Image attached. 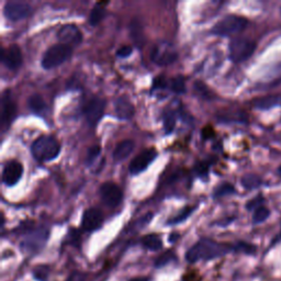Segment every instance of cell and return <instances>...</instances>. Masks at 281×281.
Instances as JSON below:
<instances>
[{
	"instance_id": "cell-9",
	"label": "cell",
	"mask_w": 281,
	"mask_h": 281,
	"mask_svg": "<svg viewBox=\"0 0 281 281\" xmlns=\"http://www.w3.org/2000/svg\"><path fill=\"white\" fill-rule=\"evenodd\" d=\"M100 198L104 204L109 208H116L123 200V191L114 182H104L99 189Z\"/></svg>"
},
{
	"instance_id": "cell-5",
	"label": "cell",
	"mask_w": 281,
	"mask_h": 281,
	"mask_svg": "<svg viewBox=\"0 0 281 281\" xmlns=\"http://www.w3.org/2000/svg\"><path fill=\"white\" fill-rule=\"evenodd\" d=\"M72 48L64 44H55L46 50L41 60V66L44 70H50L64 64L72 56Z\"/></svg>"
},
{
	"instance_id": "cell-38",
	"label": "cell",
	"mask_w": 281,
	"mask_h": 281,
	"mask_svg": "<svg viewBox=\"0 0 281 281\" xmlns=\"http://www.w3.org/2000/svg\"><path fill=\"white\" fill-rule=\"evenodd\" d=\"M262 196H257V198L255 199H252L250 201H248V204H247L246 208H247V210H252V211H255L257 208H260L262 206Z\"/></svg>"
},
{
	"instance_id": "cell-14",
	"label": "cell",
	"mask_w": 281,
	"mask_h": 281,
	"mask_svg": "<svg viewBox=\"0 0 281 281\" xmlns=\"http://www.w3.org/2000/svg\"><path fill=\"white\" fill-rule=\"evenodd\" d=\"M24 175V166L18 160H9L2 170V182L8 187H14Z\"/></svg>"
},
{
	"instance_id": "cell-31",
	"label": "cell",
	"mask_w": 281,
	"mask_h": 281,
	"mask_svg": "<svg viewBox=\"0 0 281 281\" xmlns=\"http://www.w3.org/2000/svg\"><path fill=\"white\" fill-rule=\"evenodd\" d=\"M32 277L36 281H48L50 274V268L48 266L40 265L33 268Z\"/></svg>"
},
{
	"instance_id": "cell-29",
	"label": "cell",
	"mask_w": 281,
	"mask_h": 281,
	"mask_svg": "<svg viewBox=\"0 0 281 281\" xmlns=\"http://www.w3.org/2000/svg\"><path fill=\"white\" fill-rule=\"evenodd\" d=\"M170 89L172 92H175L177 94H184L187 92L184 78L180 75L172 78V80L170 82Z\"/></svg>"
},
{
	"instance_id": "cell-8",
	"label": "cell",
	"mask_w": 281,
	"mask_h": 281,
	"mask_svg": "<svg viewBox=\"0 0 281 281\" xmlns=\"http://www.w3.org/2000/svg\"><path fill=\"white\" fill-rule=\"evenodd\" d=\"M106 109V101L101 98L94 97L90 99L84 106V116L89 126H96L102 119Z\"/></svg>"
},
{
	"instance_id": "cell-4",
	"label": "cell",
	"mask_w": 281,
	"mask_h": 281,
	"mask_svg": "<svg viewBox=\"0 0 281 281\" xmlns=\"http://www.w3.org/2000/svg\"><path fill=\"white\" fill-rule=\"evenodd\" d=\"M248 21L244 16L228 14L213 26L211 33L216 36H231L246 29Z\"/></svg>"
},
{
	"instance_id": "cell-23",
	"label": "cell",
	"mask_w": 281,
	"mask_h": 281,
	"mask_svg": "<svg viewBox=\"0 0 281 281\" xmlns=\"http://www.w3.org/2000/svg\"><path fill=\"white\" fill-rule=\"evenodd\" d=\"M106 4L98 2L94 6V8L90 11V14H89V24L92 26H98L101 21L104 19L106 16Z\"/></svg>"
},
{
	"instance_id": "cell-16",
	"label": "cell",
	"mask_w": 281,
	"mask_h": 281,
	"mask_svg": "<svg viewBox=\"0 0 281 281\" xmlns=\"http://www.w3.org/2000/svg\"><path fill=\"white\" fill-rule=\"evenodd\" d=\"M2 64L10 70H16L20 68L24 62L22 52L18 46L12 44L8 48H2Z\"/></svg>"
},
{
	"instance_id": "cell-27",
	"label": "cell",
	"mask_w": 281,
	"mask_h": 281,
	"mask_svg": "<svg viewBox=\"0 0 281 281\" xmlns=\"http://www.w3.org/2000/svg\"><path fill=\"white\" fill-rule=\"evenodd\" d=\"M242 186H243L247 190H254L260 188L262 184V180L260 177L257 175H245L243 178L240 179Z\"/></svg>"
},
{
	"instance_id": "cell-39",
	"label": "cell",
	"mask_w": 281,
	"mask_h": 281,
	"mask_svg": "<svg viewBox=\"0 0 281 281\" xmlns=\"http://www.w3.org/2000/svg\"><path fill=\"white\" fill-rule=\"evenodd\" d=\"M70 243L72 245L78 246L80 242V231H77V230L72 228V231H70Z\"/></svg>"
},
{
	"instance_id": "cell-10",
	"label": "cell",
	"mask_w": 281,
	"mask_h": 281,
	"mask_svg": "<svg viewBox=\"0 0 281 281\" xmlns=\"http://www.w3.org/2000/svg\"><path fill=\"white\" fill-rule=\"evenodd\" d=\"M32 12V7L24 2H8L4 4V14L10 21H20L26 19Z\"/></svg>"
},
{
	"instance_id": "cell-32",
	"label": "cell",
	"mask_w": 281,
	"mask_h": 281,
	"mask_svg": "<svg viewBox=\"0 0 281 281\" xmlns=\"http://www.w3.org/2000/svg\"><path fill=\"white\" fill-rule=\"evenodd\" d=\"M270 216V210L266 206H260L252 213V223L254 224H260L262 222H265L267 218Z\"/></svg>"
},
{
	"instance_id": "cell-19",
	"label": "cell",
	"mask_w": 281,
	"mask_h": 281,
	"mask_svg": "<svg viewBox=\"0 0 281 281\" xmlns=\"http://www.w3.org/2000/svg\"><path fill=\"white\" fill-rule=\"evenodd\" d=\"M140 245L143 246V248L150 252H158L164 247V242H162L160 235L152 233L144 235L143 238H140Z\"/></svg>"
},
{
	"instance_id": "cell-15",
	"label": "cell",
	"mask_w": 281,
	"mask_h": 281,
	"mask_svg": "<svg viewBox=\"0 0 281 281\" xmlns=\"http://www.w3.org/2000/svg\"><path fill=\"white\" fill-rule=\"evenodd\" d=\"M58 41L70 48L77 46L82 42V33L74 24H65L58 32Z\"/></svg>"
},
{
	"instance_id": "cell-7",
	"label": "cell",
	"mask_w": 281,
	"mask_h": 281,
	"mask_svg": "<svg viewBox=\"0 0 281 281\" xmlns=\"http://www.w3.org/2000/svg\"><path fill=\"white\" fill-rule=\"evenodd\" d=\"M256 44L254 41L246 38H235L228 46L230 60L234 63H242L248 60L254 53Z\"/></svg>"
},
{
	"instance_id": "cell-40",
	"label": "cell",
	"mask_w": 281,
	"mask_h": 281,
	"mask_svg": "<svg viewBox=\"0 0 281 281\" xmlns=\"http://www.w3.org/2000/svg\"><path fill=\"white\" fill-rule=\"evenodd\" d=\"M128 281H153V278L150 276H144V277H134L128 279Z\"/></svg>"
},
{
	"instance_id": "cell-43",
	"label": "cell",
	"mask_w": 281,
	"mask_h": 281,
	"mask_svg": "<svg viewBox=\"0 0 281 281\" xmlns=\"http://www.w3.org/2000/svg\"><path fill=\"white\" fill-rule=\"evenodd\" d=\"M76 274H77V272H72V274H70L68 278H67L65 281H75V279H76Z\"/></svg>"
},
{
	"instance_id": "cell-34",
	"label": "cell",
	"mask_w": 281,
	"mask_h": 281,
	"mask_svg": "<svg viewBox=\"0 0 281 281\" xmlns=\"http://www.w3.org/2000/svg\"><path fill=\"white\" fill-rule=\"evenodd\" d=\"M101 153V148L99 145H92L87 150V156H86V165L92 166L94 162L97 160L98 157Z\"/></svg>"
},
{
	"instance_id": "cell-13",
	"label": "cell",
	"mask_w": 281,
	"mask_h": 281,
	"mask_svg": "<svg viewBox=\"0 0 281 281\" xmlns=\"http://www.w3.org/2000/svg\"><path fill=\"white\" fill-rule=\"evenodd\" d=\"M2 132L10 126L16 116V104L10 92H4L2 98Z\"/></svg>"
},
{
	"instance_id": "cell-17",
	"label": "cell",
	"mask_w": 281,
	"mask_h": 281,
	"mask_svg": "<svg viewBox=\"0 0 281 281\" xmlns=\"http://www.w3.org/2000/svg\"><path fill=\"white\" fill-rule=\"evenodd\" d=\"M114 112L118 119L130 120L136 114V108L126 97H118L114 101Z\"/></svg>"
},
{
	"instance_id": "cell-12",
	"label": "cell",
	"mask_w": 281,
	"mask_h": 281,
	"mask_svg": "<svg viewBox=\"0 0 281 281\" xmlns=\"http://www.w3.org/2000/svg\"><path fill=\"white\" fill-rule=\"evenodd\" d=\"M104 224V214L98 208H88L82 213V230L85 232L92 233L97 231Z\"/></svg>"
},
{
	"instance_id": "cell-36",
	"label": "cell",
	"mask_w": 281,
	"mask_h": 281,
	"mask_svg": "<svg viewBox=\"0 0 281 281\" xmlns=\"http://www.w3.org/2000/svg\"><path fill=\"white\" fill-rule=\"evenodd\" d=\"M167 87H170V82H167L164 76H158L156 77L153 82V88H152V90H164V89H167Z\"/></svg>"
},
{
	"instance_id": "cell-41",
	"label": "cell",
	"mask_w": 281,
	"mask_h": 281,
	"mask_svg": "<svg viewBox=\"0 0 281 281\" xmlns=\"http://www.w3.org/2000/svg\"><path fill=\"white\" fill-rule=\"evenodd\" d=\"M179 236H180V235H179L178 233L174 232V233H172V234L170 235V238H168V240H170V243L174 244V243H175V242L179 238Z\"/></svg>"
},
{
	"instance_id": "cell-37",
	"label": "cell",
	"mask_w": 281,
	"mask_h": 281,
	"mask_svg": "<svg viewBox=\"0 0 281 281\" xmlns=\"http://www.w3.org/2000/svg\"><path fill=\"white\" fill-rule=\"evenodd\" d=\"M133 53V48L130 46H123L120 48L116 50V56L121 58H126L128 56H131Z\"/></svg>"
},
{
	"instance_id": "cell-26",
	"label": "cell",
	"mask_w": 281,
	"mask_h": 281,
	"mask_svg": "<svg viewBox=\"0 0 281 281\" xmlns=\"http://www.w3.org/2000/svg\"><path fill=\"white\" fill-rule=\"evenodd\" d=\"M194 209H196L194 206H186L184 209H182L180 212H179L177 216L170 218L166 224L167 226H177V224H180V223L184 222L194 212Z\"/></svg>"
},
{
	"instance_id": "cell-25",
	"label": "cell",
	"mask_w": 281,
	"mask_h": 281,
	"mask_svg": "<svg viewBox=\"0 0 281 281\" xmlns=\"http://www.w3.org/2000/svg\"><path fill=\"white\" fill-rule=\"evenodd\" d=\"M162 126L166 134H172L176 126V112L170 109H167L162 114Z\"/></svg>"
},
{
	"instance_id": "cell-3",
	"label": "cell",
	"mask_w": 281,
	"mask_h": 281,
	"mask_svg": "<svg viewBox=\"0 0 281 281\" xmlns=\"http://www.w3.org/2000/svg\"><path fill=\"white\" fill-rule=\"evenodd\" d=\"M60 153V145L58 140L50 136H42L31 145V154L38 162L54 160Z\"/></svg>"
},
{
	"instance_id": "cell-35",
	"label": "cell",
	"mask_w": 281,
	"mask_h": 281,
	"mask_svg": "<svg viewBox=\"0 0 281 281\" xmlns=\"http://www.w3.org/2000/svg\"><path fill=\"white\" fill-rule=\"evenodd\" d=\"M194 170L196 175L200 178H206L209 175V164L206 162H196L194 167Z\"/></svg>"
},
{
	"instance_id": "cell-28",
	"label": "cell",
	"mask_w": 281,
	"mask_h": 281,
	"mask_svg": "<svg viewBox=\"0 0 281 281\" xmlns=\"http://www.w3.org/2000/svg\"><path fill=\"white\" fill-rule=\"evenodd\" d=\"M236 246V252L238 254H243L247 256H254L257 252V247L254 244L247 243L244 240H238L235 243Z\"/></svg>"
},
{
	"instance_id": "cell-33",
	"label": "cell",
	"mask_w": 281,
	"mask_h": 281,
	"mask_svg": "<svg viewBox=\"0 0 281 281\" xmlns=\"http://www.w3.org/2000/svg\"><path fill=\"white\" fill-rule=\"evenodd\" d=\"M234 192H235V188L232 186V184L224 182L214 189L213 196H214L216 199H218V198H222V196H226L228 194H233Z\"/></svg>"
},
{
	"instance_id": "cell-21",
	"label": "cell",
	"mask_w": 281,
	"mask_h": 281,
	"mask_svg": "<svg viewBox=\"0 0 281 281\" xmlns=\"http://www.w3.org/2000/svg\"><path fill=\"white\" fill-rule=\"evenodd\" d=\"M254 106L257 109H262V110L272 109L274 106H281V94L267 96V97L256 99L254 101Z\"/></svg>"
},
{
	"instance_id": "cell-30",
	"label": "cell",
	"mask_w": 281,
	"mask_h": 281,
	"mask_svg": "<svg viewBox=\"0 0 281 281\" xmlns=\"http://www.w3.org/2000/svg\"><path fill=\"white\" fill-rule=\"evenodd\" d=\"M192 88H194V94L198 96V97H200L202 99H206V100H210L212 98V92L204 82H201V80L194 82Z\"/></svg>"
},
{
	"instance_id": "cell-6",
	"label": "cell",
	"mask_w": 281,
	"mask_h": 281,
	"mask_svg": "<svg viewBox=\"0 0 281 281\" xmlns=\"http://www.w3.org/2000/svg\"><path fill=\"white\" fill-rule=\"evenodd\" d=\"M150 60L158 66H168L178 60V52L172 43L158 41L150 50Z\"/></svg>"
},
{
	"instance_id": "cell-44",
	"label": "cell",
	"mask_w": 281,
	"mask_h": 281,
	"mask_svg": "<svg viewBox=\"0 0 281 281\" xmlns=\"http://www.w3.org/2000/svg\"><path fill=\"white\" fill-rule=\"evenodd\" d=\"M278 174H279V176L281 177V166L279 167V170H278Z\"/></svg>"
},
{
	"instance_id": "cell-18",
	"label": "cell",
	"mask_w": 281,
	"mask_h": 281,
	"mask_svg": "<svg viewBox=\"0 0 281 281\" xmlns=\"http://www.w3.org/2000/svg\"><path fill=\"white\" fill-rule=\"evenodd\" d=\"M136 148V143L133 140H124L116 146V148L112 153V158L116 162H121L126 160L128 156L132 154V152Z\"/></svg>"
},
{
	"instance_id": "cell-22",
	"label": "cell",
	"mask_w": 281,
	"mask_h": 281,
	"mask_svg": "<svg viewBox=\"0 0 281 281\" xmlns=\"http://www.w3.org/2000/svg\"><path fill=\"white\" fill-rule=\"evenodd\" d=\"M178 260L177 254L172 250H167L166 252H162L160 255L157 256L154 260V267L156 269H162L165 266L170 265L172 262H176Z\"/></svg>"
},
{
	"instance_id": "cell-24",
	"label": "cell",
	"mask_w": 281,
	"mask_h": 281,
	"mask_svg": "<svg viewBox=\"0 0 281 281\" xmlns=\"http://www.w3.org/2000/svg\"><path fill=\"white\" fill-rule=\"evenodd\" d=\"M130 31H131V38L133 40V42L136 44L138 48L142 46L145 42V36L143 33L142 24H140L138 20L132 21Z\"/></svg>"
},
{
	"instance_id": "cell-20",
	"label": "cell",
	"mask_w": 281,
	"mask_h": 281,
	"mask_svg": "<svg viewBox=\"0 0 281 281\" xmlns=\"http://www.w3.org/2000/svg\"><path fill=\"white\" fill-rule=\"evenodd\" d=\"M28 108L31 112L36 114H42L48 110V106L46 104V101L43 100L42 96L38 94H31L26 101Z\"/></svg>"
},
{
	"instance_id": "cell-1",
	"label": "cell",
	"mask_w": 281,
	"mask_h": 281,
	"mask_svg": "<svg viewBox=\"0 0 281 281\" xmlns=\"http://www.w3.org/2000/svg\"><path fill=\"white\" fill-rule=\"evenodd\" d=\"M228 254H238L235 243H220L209 238H202L188 248L184 260L189 264H196L200 262L214 260Z\"/></svg>"
},
{
	"instance_id": "cell-42",
	"label": "cell",
	"mask_w": 281,
	"mask_h": 281,
	"mask_svg": "<svg viewBox=\"0 0 281 281\" xmlns=\"http://www.w3.org/2000/svg\"><path fill=\"white\" fill-rule=\"evenodd\" d=\"M280 240H281V232H280V234H279L278 236H276V238H274L272 240L270 246H274V245H276V244L278 243V242H280Z\"/></svg>"
},
{
	"instance_id": "cell-11",
	"label": "cell",
	"mask_w": 281,
	"mask_h": 281,
	"mask_svg": "<svg viewBox=\"0 0 281 281\" xmlns=\"http://www.w3.org/2000/svg\"><path fill=\"white\" fill-rule=\"evenodd\" d=\"M156 157L157 152L155 148L144 150L142 153H140L138 156H136V158H133V160L130 162L128 170H130L131 175L136 176L138 174L145 172L152 162L155 160Z\"/></svg>"
},
{
	"instance_id": "cell-2",
	"label": "cell",
	"mask_w": 281,
	"mask_h": 281,
	"mask_svg": "<svg viewBox=\"0 0 281 281\" xmlns=\"http://www.w3.org/2000/svg\"><path fill=\"white\" fill-rule=\"evenodd\" d=\"M20 232L24 234V238L20 243V248L22 252L31 255L40 252L46 247L50 238V231L46 228H32L26 226V230L24 228Z\"/></svg>"
}]
</instances>
